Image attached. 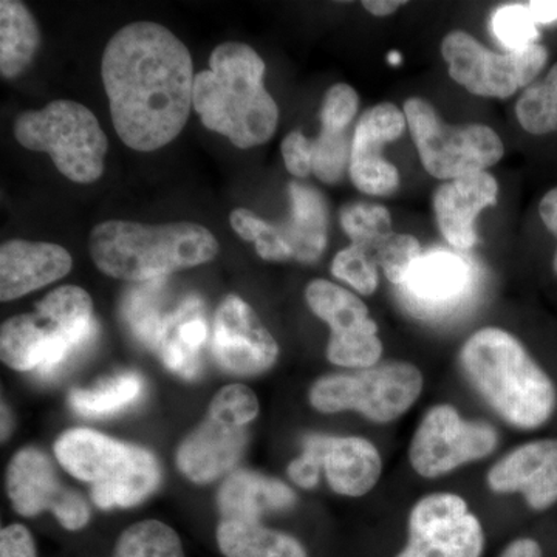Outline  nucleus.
Returning <instances> with one entry per match:
<instances>
[{
  "instance_id": "1",
  "label": "nucleus",
  "mask_w": 557,
  "mask_h": 557,
  "mask_svg": "<svg viewBox=\"0 0 557 557\" xmlns=\"http://www.w3.org/2000/svg\"><path fill=\"white\" fill-rule=\"evenodd\" d=\"M113 127L138 152L170 145L194 106L193 57L163 25L134 22L113 35L101 62Z\"/></svg>"
},
{
  "instance_id": "2",
  "label": "nucleus",
  "mask_w": 557,
  "mask_h": 557,
  "mask_svg": "<svg viewBox=\"0 0 557 557\" xmlns=\"http://www.w3.org/2000/svg\"><path fill=\"white\" fill-rule=\"evenodd\" d=\"M265 62L247 44L225 42L209 58V70L194 81V110L209 131L236 148L270 141L277 129L276 101L263 86Z\"/></svg>"
},
{
  "instance_id": "3",
  "label": "nucleus",
  "mask_w": 557,
  "mask_h": 557,
  "mask_svg": "<svg viewBox=\"0 0 557 557\" xmlns=\"http://www.w3.org/2000/svg\"><path fill=\"white\" fill-rule=\"evenodd\" d=\"M458 358L469 384L511 426L541 428L555 413V383L507 330H479Z\"/></svg>"
},
{
  "instance_id": "4",
  "label": "nucleus",
  "mask_w": 557,
  "mask_h": 557,
  "mask_svg": "<svg viewBox=\"0 0 557 557\" xmlns=\"http://www.w3.org/2000/svg\"><path fill=\"white\" fill-rule=\"evenodd\" d=\"M89 245L102 273L139 284L211 262L219 252L214 234L190 222L143 225L108 220L91 230Z\"/></svg>"
},
{
  "instance_id": "5",
  "label": "nucleus",
  "mask_w": 557,
  "mask_h": 557,
  "mask_svg": "<svg viewBox=\"0 0 557 557\" xmlns=\"http://www.w3.org/2000/svg\"><path fill=\"white\" fill-rule=\"evenodd\" d=\"M54 456L73 478L90 483L101 509L131 508L159 486V461L149 450L91 431L72 429L54 443Z\"/></svg>"
},
{
  "instance_id": "6",
  "label": "nucleus",
  "mask_w": 557,
  "mask_h": 557,
  "mask_svg": "<svg viewBox=\"0 0 557 557\" xmlns=\"http://www.w3.org/2000/svg\"><path fill=\"white\" fill-rule=\"evenodd\" d=\"M14 137L22 148L49 153L70 182H97L104 172L108 137L97 116L75 101H53L28 110L14 121Z\"/></svg>"
},
{
  "instance_id": "7",
  "label": "nucleus",
  "mask_w": 557,
  "mask_h": 557,
  "mask_svg": "<svg viewBox=\"0 0 557 557\" xmlns=\"http://www.w3.org/2000/svg\"><path fill=\"white\" fill-rule=\"evenodd\" d=\"M423 391V375L406 361H387L350 373L322 376L310 388V403L322 413L357 410L375 423L405 416Z\"/></svg>"
},
{
  "instance_id": "8",
  "label": "nucleus",
  "mask_w": 557,
  "mask_h": 557,
  "mask_svg": "<svg viewBox=\"0 0 557 557\" xmlns=\"http://www.w3.org/2000/svg\"><path fill=\"white\" fill-rule=\"evenodd\" d=\"M403 112L421 163L432 177L450 182L485 172L504 159V141L491 127L483 124L448 126L423 98H409Z\"/></svg>"
},
{
  "instance_id": "9",
  "label": "nucleus",
  "mask_w": 557,
  "mask_h": 557,
  "mask_svg": "<svg viewBox=\"0 0 557 557\" xmlns=\"http://www.w3.org/2000/svg\"><path fill=\"white\" fill-rule=\"evenodd\" d=\"M442 57L448 62L450 78L469 94L505 100L536 81L547 64L548 51L541 44H533L497 53L469 33L454 30L442 40Z\"/></svg>"
},
{
  "instance_id": "10",
  "label": "nucleus",
  "mask_w": 557,
  "mask_h": 557,
  "mask_svg": "<svg viewBox=\"0 0 557 557\" xmlns=\"http://www.w3.org/2000/svg\"><path fill=\"white\" fill-rule=\"evenodd\" d=\"M498 445L496 429L483 421L463 420L453 406H434L418 424L409 460L421 478L435 479L482 460Z\"/></svg>"
},
{
  "instance_id": "11",
  "label": "nucleus",
  "mask_w": 557,
  "mask_h": 557,
  "mask_svg": "<svg viewBox=\"0 0 557 557\" xmlns=\"http://www.w3.org/2000/svg\"><path fill=\"white\" fill-rule=\"evenodd\" d=\"M311 311L327 322V358L341 368L368 369L379 364L383 343L379 325L370 319L368 306L348 289L317 278L306 288Z\"/></svg>"
},
{
  "instance_id": "12",
  "label": "nucleus",
  "mask_w": 557,
  "mask_h": 557,
  "mask_svg": "<svg viewBox=\"0 0 557 557\" xmlns=\"http://www.w3.org/2000/svg\"><path fill=\"white\" fill-rule=\"evenodd\" d=\"M485 536L467 500L450 493L420 498L409 516V542L397 557H480Z\"/></svg>"
},
{
  "instance_id": "13",
  "label": "nucleus",
  "mask_w": 557,
  "mask_h": 557,
  "mask_svg": "<svg viewBox=\"0 0 557 557\" xmlns=\"http://www.w3.org/2000/svg\"><path fill=\"white\" fill-rule=\"evenodd\" d=\"M7 493L22 516L49 509L65 530L78 531L89 523L90 509L75 491L62 486L50 458L36 448L20 450L7 469Z\"/></svg>"
},
{
  "instance_id": "14",
  "label": "nucleus",
  "mask_w": 557,
  "mask_h": 557,
  "mask_svg": "<svg viewBox=\"0 0 557 557\" xmlns=\"http://www.w3.org/2000/svg\"><path fill=\"white\" fill-rule=\"evenodd\" d=\"M90 344L38 313L11 318L0 332L2 361L20 372L35 370L44 379L58 375Z\"/></svg>"
},
{
  "instance_id": "15",
  "label": "nucleus",
  "mask_w": 557,
  "mask_h": 557,
  "mask_svg": "<svg viewBox=\"0 0 557 557\" xmlns=\"http://www.w3.org/2000/svg\"><path fill=\"white\" fill-rule=\"evenodd\" d=\"M212 355L226 372L252 376L276 364L278 346L256 311L239 296L230 295L215 313Z\"/></svg>"
},
{
  "instance_id": "16",
  "label": "nucleus",
  "mask_w": 557,
  "mask_h": 557,
  "mask_svg": "<svg viewBox=\"0 0 557 557\" xmlns=\"http://www.w3.org/2000/svg\"><path fill=\"white\" fill-rule=\"evenodd\" d=\"M408 126L405 112L394 102H381L362 113L351 138L350 178L361 193L386 197L399 186L394 164L383 157L387 143L401 137Z\"/></svg>"
},
{
  "instance_id": "17",
  "label": "nucleus",
  "mask_w": 557,
  "mask_h": 557,
  "mask_svg": "<svg viewBox=\"0 0 557 557\" xmlns=\"http://www.w3.org/2000/svg\"><path fill=\"white\" fill-rule=\"evenodd\" d=\"M487 486L497 494H522L528 507L557 504V438L534 440L512 449L490 469Z\"/></svg>"
},
{
  "instance_id": "18",
  "label": "nucleus",
  "mask_w": 557,
  "mask_h": 557,
  "mask_svg": "<svg viewBox=\"0 0 557 557\" xmlns=\"http://www.w3.org/2000/svg\"><path fill=\"white\" fill-rule=\"evenodd\" d=\"M472 282L474 276L467 259L435 249L421 255L399 288L416 313L442 314L467 300Z\"/></svg>"
},
{
  "instance_id": "19",
  "label": "nucleus",
  "mask_w": 557,
  "mask_h": 557,
  "mask_svg": "<svg viewBox=\"0 0 557 557\" xmlns=\"http://www.w3.org/2000/svg\"><path fill=\"white\" fill-rule=\"evenodd\" d=\"M304 453L324 469L330 487L341 496H364L379 483L383 471L380 450L361 437L309 435L304 440Z\"/></svg>"
},
{
  "instance_id": "20",
  "label": "nucleus",
  "mask_w": 557,
  "mask_h": 557,
  "mask_svg": "<svg viewBox=\"0 0 557 557\" xmlns=\"http://www.w3.org/2000/svg\"><path fill=\"white\" fill-rule=\"evenodd\" d=\"M73 260L67 249L47 242L22 239L0 247V299L9 302L67 276Z\"/></svg>"
},
{
  "instance_id": "21",
  "label": "nucleus",
  "mask_w": 557,
  "mask_h": 557,
  "mask_svg": "<svg viewBox=\"0 0 557 557\" xmlns=\"http://www.w3.org/2000/svg\"><path fill=\"white\" fill-rule=\"evenodd\" d=\"M497 196V180L486 171L442 183L434 194V211L446 242L458 249L474 247L475 219L496 205Z\"/></svg>"
},
{
  "instance_id": "22",
  "label": "nucleus",
  "mask_w": 557,
  "mask_h": 557,
  "mask_svg": "<svg viewBox=\"0 0 557 557\" xmlns=\"http://www.w3.org/2000/svg\"><path fill=\"white\" fill-rule=\"evenodd\" d=\"M247 445L245 428L208 416L178 448L180 471L193 482H214L240 460Z\"/></svg>"
},
{
  "instance_id": "23",
  "label": "nucleus",
  "mask_w": 557,
  "mask_h": 557,
  "mask_svg": "<svg viewBox=\"0 0 557 557\" xmlns=\"http://www.w3.org/2000/svg\"><path fill=\"white\" fill-rule=\"evenodd\" d=\"M208 339V324L199 298L183 300L170 311L159 339L160 358L171 372L185 380L200 375L201 350Z\"/></svg>"
},
{
  "instance_id": "24",
  "label": "nucleus",
  "mask_w": 557,
  "mask_h": 557,
  "mask_svg": "<svg viewBox=\"0 0 557 557\" xmlns=\"http://www.w3.org/2000/svg\"><path fill=\"white\" fill-rule=\"evenodd\" d=\"M288 194L292 219L276 228L292 251L293 259L304 263L314 262L327 247V205L319 190L299 182L289 183Z\"/></svg>"
},
{
  "instance_id": "25",
  "label": "nucleus",
  "mask_w": 557,
  "mask_h": 557,
  "mask_svg": "<svg viewBox=\"0 0 557 557\" xmlns=\"http://www.w3.org/2000/svg\"><path fill=\"white\" fill-rule=\"evenodd\" d=\"M218 502L222 519L260 522L265 512L292 508L296 496L278 480L258 472L236 471L220 487Z\"/></svg>"
},
{
  "instance_id": "26",
  "label": "nucleus",
  "mask_w": 557,
  "mask_h": 557,
  "mask_svg": "<svg viewBox=\"0 0 557 557\" xmlns=\"http://www.w3.org/2000/svg\"><path fill=\"white\" fill-rule=\"evenodd\" d=\"M218 544L225 557H307L295 537L270 530L258 520H220Z\"/></svg>"
},
{
  "instance_id": "27",
  "label": "nucleus",
  "mask_w": 557,
  "mask_h": 557,
  "mask_svg": "<svg viewBox=\"0 0 557 557\" xmlns=\"http://www.w3.org/2000/svg\"><path fill=\"white\" fill-rule=\"evenodd\" d=\"M40 44L35 17L22 2H0V73L13 79L32 64Z\"/></svg>"
},
{
  "instance_id": "28",
  "label": "nucleus",
  "mask_w": 557,
  "mask_h": 557,
  "mask_svg": "<svg viewBox=\"0 0 557 557\" xmlns=\"http://www.w3.org/2000/svg\"><path fill=\"white\" fill-rule=\"evenodd\" d=\"M145 392V380L135 372L121 373L94 388H75L69 401L79 416L101 418L113 416L137 403Z\"/></svg>"
},
{
  "instance_id": "29",
  "label": "nucleus",
  "mask_w": 557,
  "mask_h": 557,
  "mask_svg": "<svg viewBox=\"0 0 557 557\" xmlns=\"http://www.w3.org/2000/svg\"><path fill=\"white\" fill-rule=\"evenodd\" d=\"M163 281V278H161ZM146 282L141 287L131 289L123 300L121 313L139 343L150 350H157L161 330L170 311L163 310V282Z\"/></svg>"
},
{
  "instance_id": "30",
  "label": "nucleus",
  "mask_w": 557,
  "mask_h": 557,
  "mask_svg": "<svg viewBox=\"0 0 557 557\" xmlns=\"http://www.w3.org/2000/svg\"><path fill=\"white\" fill-rule=\"evenodd\" d=\"M38 314L91 343L98 332L89 293L75 285H64L49 293L38 304Z\"/></svg>"
},
{
  "instance_id": "31",
  "label": "nucleus",
  "mask_w": 557,
  "mask_h": 557,
  "mask_svg": "<svg viewBox=\"0 0 557 557\" xmlns=\"http://www.w3.org/2000/svg\"><path fill=\"white\" fill-rule=\"evenodd\" d=\"M520 126L531 135L557 132V62L545 78L534 81L516 104Z\"/></svg>"
},
{
  "instance_id": "32",
  "label": "nucleus",
  "mask_w": 557,
  "mask_h": 557,
  "mask_svg": "<svg viewBox=\"0 0 557 557\" xmlns=\"http://www.w3.org/2000/svg\"><path fill=\"white\" fill-rule=\"evenodd\" d=\"M112 557H185L178 534L159 520H145L123 531Z\"/></svg>"
},
{
  "instance_id": "33",
  "label": "nucleus",
  "mask_w": 557,
  "mask_h": 557,
  "mask_svg": "<svg viewBox=\"0 0 557 557\" xmlns=\"http://www.w3.org/2000/svg\"><path fill=\"white\" fill-rule=\"evenodd\" d=\"M341 225L351 245L366 249L376 259L380 245L391 236L392 215L387 208L375 203H350L341 209Z\"/></svg>"
},
{
  "instance_id": "34",
  "label": "nucleus",
  "mask_w": 557,
  "mask_h": 557,
  "mask_svg": "<svg viewBox=\"0 0 557 557\" xmlns=\"http://www.w3.org/2000/svg\"><path fill=\"white\" fill-rule=\"evenodd\" d=\"M230 222L242 239L256 245V251L263 260L285 262V260L293 259L292 251L282 240L276 226L270 225L255 212L244 208L234 209L231 212Z\"/></svg>"
},
{
  "instance_id": "35",
  "label": "nucleus",
  "mask_w": 557,
  "mask_h": 557,
  "mask_svg": "<svg viewBox=\"0 0 557 557\" xmlns=\"http://www.w3.org/2000/svg\"><path fill=\"white\" fill-rule=\"evenodd\" d=\"M350 153L347 132L321 129L313 139V174L329 185L338 183L350 166Z\"/></svg>"
},
{
  "instance_id": "36",
  "label": "nucleus",
  "mask_w": 557,
  "mask_h": 557,
  "mask_svg": "<svg viewBox=\"0 0 557 557\" xmlns=\"http://www.w3.org/2000/svg\"><path fill=\"white\" fill-rule=\"evenodd\" d=\"M332 274L361 295L370 296L379 288V263L366 249L350 245L335 256Z\"/></svg>"
},
{
  "instance_id": "37",
  "label": "nucleus",
  "mask_w": 557,
  "mask_h": 557,
  "mask_svg": "<svg viewBox=\"0 0 557 557\" xmlns=\"http://www.w3.org/2000/svg\"><path fill=\"white\" fill-rule=\"evenodd\" d=\"M491 28L508 51L525 49L528 46L537 44V24L528 7L520 3L500 7L494 11Z\"/></svg>"
},
{
  "instance_id": "38",
  "label": "nucleus",
  "mask_w": 557,
  "mask_h": 557,
  "mask_svg": "<svg viewBox=\"0 0 557 557\" xmlns=\"http://www.w3.org/2000/svg\"><path fill=\"white\" fill-rule=\"evenodd\" d=\"M420 242L409 234L392 233L376 251V263L383 269L391 284L403 285L421 258Z\"/></svg>"
},
{
  "instance_id": "39",
  "label": "nucleus",
  "mask_w": 557,
  "mask_h": 557,
  "mask_svg": "<svg viewBox=\"0 0 557 557\" xmlns=\"http://www.w3.org/2000/svg\"><path fill=\"white\" fill-rule=\"evenodd\" d=\"M259 413V401L255 392L244 384H231L212 399L209 416L245 428L249 421L255 420Z\"/></svg>"
},
{
  "instance_id": "40",
  "label": "nucleus",
  "mask_w": 557,
  "mask_h": 557,
  "mask_svg": "<svg viewBox=\"0 0 557 557\" xmlns=\"http://www.w3.org/2000/svg\"><path fill=\"white\" fill-rule=\"evenodd\" d=\"M359 97L348 84H335L325 94L321 108V129L347 132L357 116Z\"/></svg>"
},
{
  "instance_id": "41",
  "label": "nucleus",
  "mask_w": 557,
  "mask_h": 557,
  "mask_svg": "<svg viewBox=\"0 0 557 557\" xmlns=\"http://www.w3.org/2000/svg\"><path fill=\"white\" fill-rule=\"evenodd\" d=\"M282 157L289 174L307 178L313 172V141L302 132L295 131L282 141Z\"/></svg>"
},
{
  "instance_id": "42",
  "label": "nucleus",
  "mask_w": 557,
  "mask_h": 557,
  "mask_svg": "<svg viewBox=\"0 0 557 557\" xmlns=\"http://www.w3.org/2000/svg\"><path fill=\"white\" fill-rule=\"evenodd\" d=\"M0 557H38L30 531L20 523L3 528L0 533Z\"/></svg>"
},
{
  "instance_id": "43",
  "label": "nucleus",
  "mask_w": 557,
  "mask_h": 557,
  "mask_svg": "<svg viewBox=\"0 0 557 557\" xmlns=\"http://www.w3.org/2000/svg\"><path fill=\"white\" fill-rule=\"evenodd\" d=\"M319 467L318 461L309 454L302 453V456L293 460L288 467V475L296 485L311 490L318 485L319 482Z\"/></svg>"
},
{
  "instance_id": "44",
  "label": "nucleus",
  "mask_w": 557,
  "mask_h": 557,
  "mask_svg": "<svg viewBox=\"0 0 557 557\" xmlns=\"http://www.w3.org/2000/svg\"><path fill=\"white\" fill-rule=\"evenodd\" d=\"M539 214H541L542 222L547 226L549 233L557 239V188H553L545 194L544 199L539 205ZM553 270L557 274V248L555 259H553Z\"/></svg>"
},
{
  "instance_id": "45",
  "label": "nucleus",
  "mask_w": 557,
  "mask_h": 557,
  "mask_svg": "<svg viewBox=\"0 0 557 557\" xmlns=\"http://www.w3.org/2000/svg\"><path fill=\"white\" fill-rule=\"evenodd\" d=\"M536 24H553L557 21V0H531L527 3Z\"/></svg>"
},
{
  "instance_id": "46",
  "label": "nucleus",
  "mask_w": 557,
  "mask_h": 557,
  "mask_svg": "<svg viewBox=\"0 0 557 557\" xmlns=\"http://www.w3.org/2000/svg\"><path fill=\"white\" fill-rule=\"evenodd\" d=\"M500 557H542V548L534 539H518L508 545Z\"/></svg>"
},
{
  "instance_id": "47",
  "label": "nucleus",
  "mask_w": 557,
  "mask_h": 557,
  "mask_svg": "<svg viewBox=\"0 0 557 557\" xmlns=\"http://www.w3.org/2000/svg\"><path fill=\"white\" fill-rule=\"evenodd\" d=\"M405 5L403 0H368L362 2V7L372 13L373 16H388V14L395 13L398 9Z\"/></svg>"
}]
</instances>
